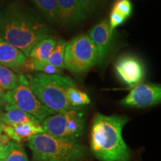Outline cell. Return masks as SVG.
Segmentation results:
<instances>
[{
	"label": "cell",
	"instance_id": "cell-1",
	"mask_svg": "<svg viewBox=\"0 0 161 161\" xmlns=\"http://www.w3.org/2000/svg\"><path fill=\"white\" fill-rule=\"evenodd\" d=\"M49 36L50 29L43 19L23 4L12 3L0 11V38L27 58L38 42Z\"/></svg>",
	"mask_w": 161,
	"mask_h": 161
},
{
	"label": "cell",
	"instance_id": "cell-2",
	"mask_svg": "<svg viewBox=\"0 0 161 161\" xmlns=\"http://www.w3.org/2000/svg\"><path fill=\"white\" fill-rule=\"evenodd\" d=\"M129 120L125 116L95 114L90 147L96 158L101 161H129L130 151L122 136V130Z\"/></svg>",
	"mask_w": 161,
	"mask_h": 161
},
{
	"label": "cell",
	"instance_id": "cell-3",
	"mask_svg": "<svg viewBox=\"0 0 161 161\" xmlns=\"http://www.w3.org/2000/svg\"><path fill=\"white\" fill-rule=\"evenodd\" d=\"M30 89L42 104L56 114L75 110L66 98V90L76 86L71 78L61 75H47L42 72L25 75Z\"/></svg>",
	"mask_w": 161,
	"mask_h": 161
},
{
	"label": "cell",
	"instance_id": "cell-4",
	"mask_svg": "<svg viewBox=\"0 0 161 161\" xmlns=\"http://www.w3.org/2000/svg\"><path fill=\"white\" fill-rule=\"evenodd\" d=\"M34 161H84L86 148L75 140L58 138L40 133L28 140Z\"/></svg>",
	"mask_w": 161,
	"mask_h": 161
},
{
	"label": "cell",
	"instance_id": "cell-5",
	"mask_svg": "<svg viewBox=\"0 0 161 161\" xmlns=\"http://www.w3.org/2000/svg\"><path fill=\"white\" fill-rule=\"evenodd\" d=\"M98 55L95 45L87 35L76 37L66 43L64 65L72 73H83L98 64Z\"/></svg>",
	"mask_w": 161,
	"mask_h": 161
},
{
	"label": "cell",
	"instance_id": "cell-6",
	"mask_svg": "<svg viewBox=\"0 0 161 161\" xmlns=\"http://www.w3.org/2000/svg\"><path fill=\"white\" fill-rule=\"evenodd\" d=\"M3 100L8 104L28 113L41 123L48 116L56 114L37 99L30 89L26 76L19 75V82L14 89L4 92Z\"/></svg>",
	"mask_w": 161,
	"mask_h": 161
},
{
	"label": "cell",
	"instance_id": "cell-7",
	"mask_svg": "<svg viewBox=\"0 0 161 161\" xmlns=\"http://www.w3.org/2000/svg\"><path fill=\"white\" fill-rule=\"evenodd\" d=\"M84 125V114L80 109L51 115L41 122L46 134L58 138L75 140L81 136Z\"/></svg>",
	"mask_w": 161,
	"mask_h": 161
},
{
	"label": "cell",
	"instance_id": "cell-8",
	"mask_svg": "<svg viewBox=\"0 0 161 161\" xmlns=\"http://www.w3.org/2000/svg\"><path fill=\"white\" fill-rule=\"evenodd\" d=\"M161 86L155 84H139L120 101L124 106L144 108L160 103Z\"/></svg>",
	"mask_w": 161,
	"mask_h": 161
},
{
	"label": "cell",
	"instance_id": "cell-9",
	"mask_svg": "<svg viewBox=\"0 0 161 161\" xmlns=\"http://www.w3.org/2000/svg\"><path fill=\"white\" fill-rule=\"evenodd\" d=\"M116 75L123 83L134 87L140 83L145 76V68L140 59L134 56H124L115 64Z\"/></svg>",
	"mask_w": 161,
	"mask_h": 161
},
{
	"label": "cell",
	"instance_id": "cell-10",
	"mask_svg": "<svg viewBox=\"0 0 161 161\" xmlns=\"http://www.w3.org/2000/svg\"><path fill=\"white\" fill-rule=\"evenodd\" d=\"M114 31L110 29L108 19L102 20L94 25L88 33L87 35L97 49L98 64L102 63L110 52L114 40Z\"/></svg>",
	"mask_w": 161,
	"mask_h": 161
},
{
	"label": "cell",
	"instance_id": "cell-11",
	"mask_svg": "<svg viewBox=\"0 0 161 161\" xmlns=\"http://www.w3.org/2000/svg\"><path fill=\"white\" fill-rule=\"evenodd\" d=\"M59 24L64 26L77 25L84 20L86 14L77 0H55Z\"/></svg>",
	"mask_w": 161,
	"mask_h": 161
},
{
	"label": "cell",
	"instance_id": "cell-12",
	"mask_svg": "<svg viewBox=\"0 0 161 161\" xmlns=\"http://www.w3.org/2000/svg\"><path fill=\"white\" fill-rule=\"evenodd\" d=\"M27 57L19 49L0 38V64L10 69L19 70L25 66Z\"/></svg>",
	"mask_w": 161,
	"mask_h": 161
},
{
	"label": "cell",
	"instance_id": "cell-13",
	"mask_svg": "<svg viewBox=\"0 0 161 161\" xmlns=\"http://www.w3.org/2000/svg\"><path fill=\"white\" fill-rule=\"evenodd\" d=\"M3 130L12 141L18 143L29 140L31 136L44 132L41 125L32 123H25L14 126L4 124Z\"/></svg>",
	"mask_w": 161,
	"mask_h": 161
},
{
	"label": "cell",
	"instance_id": "cell-14",
	"mask_svg": "<svg viewBox=\"0 0 161 161\" xmlns=\"http://www.w3.org/2000/svg\"><path fill=\"white\" fill-rule=\"evenodd\" d=\"M0 120L7 125H17L25 123L41 125L40 122L31 114L6 104L5 112L0 114Z\"/></svg>",
	"mask_w": 161,
	"mask_h": 161
},
{
	"label": "cell",
	"instance_id": "cell-15",
	"mask_svg": "<svg viewBox=\"0 0 161 161\" xmlns=\"http://www.w3.org/2000/svg\"><path fill=\"white\" fill-rule=\"evenodd\" d=\"M56 43L57 40L52 36L40 40L31 49L29 58L40 62L46 61L55 48Z\"/></svg>",
	"mask_w": 161,
	"mask_h": 161
},
{
	"label": "cell",
	"instance_id": "cell-16",
	"mask_svg": "<svg viewBox=\"0 0 161 161\" xmlns=\"http://www.w3.org/2000/svg\"><path fill=\"white\" fill-rule=\"evenodd\" d=\"M45 19L52 25L59 24L55 0H31Z\"/></svg>",
	"mask_w": 161,
	"mask_h": 161
},
{
	"label": "cell",
	"instance_id": "cell-17",
	"mask_svg": "<svg viewBox=\"0 0 161 161\" xmlns=\"http://www.w3.org/2000/svg\"><path fill=\"white\" fill-rule=\"evenodd\" d=\"M66 98L72 108L80 109L81 106L87 105L90 103L89 96L85 92L78 89L76 86H70L66 90Z\"/></svg>",
	"mask_w": 161,
	"mask_h": 161
},
{
	"label": "cell",
	"instance_id": "cell-18",
	"mask_svg": "<svg viewBox=\"0 0 161 161\" xmlns=\"http://www.w3.org/2000/svg\"><path fill=\"white\" fill-rule=\"evenodd\" d=\"M67 42L63 39L57 40V43L46 62L59 69H66L64 65V52Z\"/></svg>",
	"mask_w": 161,
	"mask_h": 161
},
{
	"label": "cell",
	"instance_id": "cell-19",
	"mask_svg": "<svg viewBox=\"0 0 161 161\" xmlns=\"http://www.w3.org/2000/svg\"><path fill=\"white\" fill-rule=\"evenodd\" d=\"M19 82V75L13 70L0 64V85L4 91L14 89Z\"/></svg>",
	"mask_w": 161,
	"mask_h": 161
},
{
	"label": "cell",
	"instance_id": "cell-20",
	"mask_svg": "<svg viewBox=\"0 0 161 161\" xmlns=\"http://www.w3.org/2000/svg\"><path fill=\"white\" fill-rule=\"evenodd\" d=\"M112 11H116L125 19H128L133 11L131 2L130 0H118L114 4Z\"/></svg>",
	"mask_w": 161,
	"mask_h": 161
},
{
	"label": "cell",
	"instance_id": "cell-21",
	"mask_svg": "<svg viewBox=\"0 0 161 161\" xmlns=\"http://www.w3.org/2000/svg\"><path fill=\"white\" fill-rule=\"evenodd\" d=\"M5 161H29L28 159L27 154L24 150L23 146L20 143L15 145V146L12 148L11 152L5 158Z\"/></svg>",
	"mask_w": 161,
	"mask_h": 161
},
{
	"label": "cell",
	"instance_id": "cell-22",
	"mask_svg": "<svg viewBox=\"0 0 161 161\" xmlns=\"http://www.w3.org/2000/svg\"><path fill=\"white\" fill-rule=\"evenodd\" d=\"M85 14L92 13L98 8L104 0H77Z\"/></svg>",
	"mask_w": 161,
	"mask_h": 161
},
{
	"label": "cell",
	"instance_id": "cell-23",
	"mask_svg": "<svg viewBox=\"0 0 161 161\" xmlns=\"http://www.w3.org/2000/svg\"><path fill=\"white\" fill-rule=\"evenodd\" d=\"M126 19H125L124 17H122V15H120L119 14L116 13V12L114 11H112L110 12V19L108 20L110 26V29H111L113 31H114V29H115L116 27H118L119 25L123 24L125 22Z\"/></svg>",
	"mask_w": 161,
	"mask_h": 161
},
{
	"label": "cell",
	"instance_id": "cell-24",
	"mask_svg": "<svg viewBox=\"0 0 161 161\" xmlns=\"http://www.w3.org/2000/svg\"><path fill=\"white\" fill-rule=\"evenodd\" d=\"M17 142H14L11 140V142L9 144L5 145V146H0V159H5L7 156L8 155L9 153L11 152L12 148L15 146Z\"/></svg>",
	"mask_w": 161,
	"mask_h": 161
},
{
	"label": "cell",
	"instance_id": "cell-25",
	"mask_svg": "<svg viewBox=\"0 0 161 161\" xmlns=\"http://www.w3.org/2000/svg\"><path fill=\"white\" fill-rule=\"evenodd\" d=\"M11 142V140L5 133L0 132V146H5V145L9 144Z\"/></svg>",
	"mask_w": 161,
	"mask_h": 161
},
{
	"label": "cell",
	"instance_id": "cell-26",
	"mask_svg": "<svg viewBox=\"0 0 161 161\" xmlns=\"http://www.w3.org/2000/svg\"><path fill=\"white\" fill-rule=\"evenodd\" d=\"M4 93V90L2 88L1 85H0V99H3V95Z\"/></svg>",
	"mask_w": 161,
	"mask_h": 161
},
{
	"label": "cell",
	"instance_id": "cell-27",
	"mask_svg": "<svg viewBox=\"0 0 161 161\" xmlns=\"http://www.w3.org/2000/svg\"><path fill=\"white\" fill-rule=\"evenodd\" d=\"M3 125H4V123L2 122L1 120H0V132H3Z\"/></svg>",
	"mask_w": 161,
	"mask_h": 161
},
{
	"label": "cell",
	"instance_id": "cell-28",
	"mask_svg": "<svg viewBox=\"0 0 161 161\" xmlns=\"http://www.w3.org/2000/svg\"><path fill=\"white\" fill-rule=\"evenodd\" d=\"M0 161H5V159H0Z\"/></svg>",
	"mask_w": 161,
	"mask_h": 161
},
{
	"label": "cell",
	"instance_id": "cell-29",
	"mask_svg": "<svg viewBox=\"0 0 161 161\" xmlns=\"http://www.w3.org/2000/svg\"><path fill=\"white\" fill-rule=\"evenodd\" d=\"M0 100H1V99H0Z\"/></svg>",
	"mask_w": 161,
	"mask_h": 161
}]
</instances>
